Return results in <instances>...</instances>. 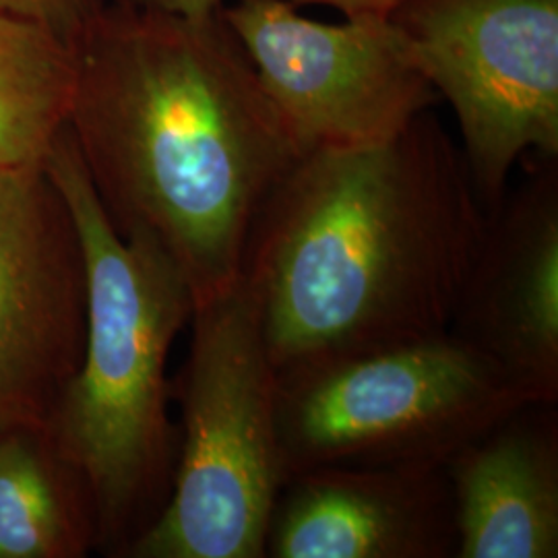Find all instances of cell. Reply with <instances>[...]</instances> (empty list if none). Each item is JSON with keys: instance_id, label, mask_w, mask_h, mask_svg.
Listing matches in <instances>:
<instances>
[{"instance_id": "11", "label": "cell", "mask_w": 558, "mask_h": 558, "mask_svg": "<svg viewBox=\"0 0 558 558\" xmlns=\"http://www.w3.org/2000/svg\"><path fill=\"white\" fill-rule=\"evenodd\" d=\"M456 558L558 557L557 403H521L445 463Z\"/></svg>"}, {"instance_id": "6", "label": "cell", "mask_w": 558, "mask_h": 558, "mask_svg": "<svg viewBox=\"0 0 558 558\" xmlns=\"http://www.w3.org/2000/svg\"><path fill=\"white\" fill-rule=\"evenodd\" d=\"M389 20L458 120L493 211L519 161L558 156V0H410Z\"/></svg>"}, {"instance_id": "1", "label": "cell", "mask_w": 558, "mask_h": 558, "mask_svg": "<svg viewBox=\"0 0 558 558\" xmlns=\"http://www.w3.org/2000/svg\"><path fill=\"white\" fill-rule=\"evenodd\" d=\"M66 131L122 236L151 240L195 306L236 283L251 226L302 149L236 34L108 0L71 41Z\"/></svg>"}, {"instance_id": "3", "label": "cell", "mask_w": 558, "mask_h": 558, "mask_svg": "<svg viewBox=\"0 0 558 558\" xmlns=\"http://www.w3.org/2000/svg\"><path fill=\"white\" fill-rule=\"evenodd\" d=\"M41 166L75 221L87 269L83 354L46 433L92 499L98 546L122 557L170 495L179 426L168 360L195 299L151 240L114 228L66 126Z\"/></svg>"}, {"instance_id": "8", "label": "cell", "mask_w": 558, "mask_h": 558, "mask_svg": "<svg viewBox=\"0 0 558 558\" xmlns=\"http://www.w3.org/2000/svg\"><path fill=\"white\" fill-rule=\"evenodd\" d=\"M87 269L44 166L0 168V435L48 430L85 339Z\"/></svg>"}, {"instance_id": "10", "label": "cell", "mask_w": 558, "mask_h": 558, "mask_svg": "<svg viewBox=\"0 0 558 558\" xmlns=\"http://www.w3.org/2000/svg\"><path fill=\"white\" fill-rule=\"evenodd\" d=\"M445 463L336 465L290 474L265 558H456Z\"/></svg>"}, {"instance_id": "9", "label": "cell", "mask_w": 558, "mask_h": 558, "mask_svg": "<svg viewBox=\"0 0 558 558\" xmlns=\"http://www.w3.org/2000/svg\"><path fill=\"white\" fill-rule=\"evenodd\" d=\"M486 214L449 331L490 360L523 403H558V156Z\"/></svg>"}, {"instance_id": "15", "label": "cell", "mask_w": 558, "mask_h": 558, "mask_svg": "<svg viewBox=\"0 0 558 558\" xmlns=\"http://www.w3.org/2000/svg\"><path fill=\"white\" fill-rule=\"evenodd\" d=\"M294 7L336 9L345 20H389L410 0H283Z\"/></svg>"}, {"instance_id": "5", "label": "cell", "mask_w": 558, "mask_h": 558, "mask_svg": "<svg viewBox=\"0 0 558 558\" xmlns=\"http://www.w3.org/2000/svg\"><path fill=\"white\" fill-rule=\"evenodd\" d=\"M523 401L449 329L278 371L288 476L336 465L447 463Z\"/></svg>"}, {"instance_id": "14", "label": "cell", "mask_w": 558, "mask_h": 558, "mask_svg": "<svg viewBox=\"0 0 558 558\" xmlns=\"http://www.w3.org/2000/svg\"><path fill=\"white\" fill-rule=\"evenodd\" d=\"M106 4L108 0H0V13L38 23L73 41Z\"/></svg>"}, {"instance_id": "13", "label": "cell", "mask_w": 558, "mask_h": 558, "mask_svg": "<svg viewBox=\"0 0 558 558\" xmlns=\"http://www.w3.org/2000/svg\"><path fill=\"white\" fill-rule=\"evenodd\" d=\"M73 87V44L0 13V168L44 161L66 126Z\"/></svg>"}, {"instance_id": "4", "label": "cell", "mask_w": 558, "mask_h": 558, "mask_svg": "<svg viewBox=\"0 0 558 558\" xmlns=\"http://www.w3.org/2000/svg\"><path fill=\"white\" fill-rule=\"evenodd\" d=\"M179 380V453L170 495L122 557L265 558L288 480L278 368L240 278L195 306Z\"/></svg>"}, {"instance_id": "12", "label": "cell", "mask_w": 558, "mask_h": 558, "mask_svg": "<svg viewBox=\"0 0 558 558\" xmlns=\"http://www.w3.org/2000/svg\"><path fill=\"white\" fill-rule=\"evenodd\" d=\"M94 546L92 499L48 433H2L0 558H77Z\"/></svg>"}, {"instance_id": "2", "label": "cell", "mask_w": 558, "mask_h": 558, "mask_svg": "<svg viewBox=\"0 0 558 558\" xmlns=\"http://www.w3.org/2000/svg\"><path fill=\"white\" fill-rule=\"evenodd\" d=\"M484 226L433 110L391 140L300 154L240 263L274 366L447 331Z\"/></svg>"}, {"instance_id": "7", "label": "cell", "mask_w": 558, "mask_h": 558, "mask_svg": "<svg viewBox=\"0 0 558 558\" xmlns=\"http://www.w3.org/2000/svg\"><path fill=\"white\" fill-rule=\"evenodd\" d=\"M221 15L302 154L391 140L439 104L391 20L320 23L283 0H239Z\"/></svg>"}, {"instance_id": "16", "label": "cell", "mask_w": 558, "mask_h": 558, "mask_svg": "<svg viewBox=\"0 0 558 558\" xmlns=\"http://www.w3.org/2000/svg\"><path fill=\"white\" fill-rule=\"evenodd\" d=\"M112 2L135 7V9H145V11L191 17V20L216 15L223 7V0H112Z\"/></svg>"}]
</instances>
